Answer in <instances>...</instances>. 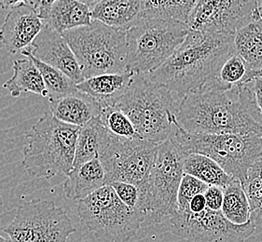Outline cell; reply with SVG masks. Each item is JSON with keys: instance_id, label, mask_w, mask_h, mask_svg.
Wrapping results in <instances>:
<instances>
[{"instance_id": "1", "label": "cell", "mask_w": 262, "mask_h": 242, "mask_svg": "<svg viewBox=\"0 0 262 242\" xmlns=\"http://www.w3.org/2000/svg\"><path fill=\"white\" fill-rule=\"evenodd\" d=\"M249 85L185 96L178 106V125L189 133L262 134L261 113Z\"/></svg>"}, {"instance_id": "2", "label": "cell", "mask_w": 262, "mask_h": 242, "mask_svg": "<svg viewBox=\"0 0 262 242\" xmlns=\"http://www.w3.org/2000/svg\"><path fill=\"white\" fill-rule=\"evenodd\" d=\"M233 53V36L189 31L172 56L146 76L182 99L212 90L222 63Z\"/></svg>"}, {"instance_id": "3", "label": "cell", "mask_w": 262, "mask_h": 242, "mask_svg": "<svg viewBox=\"0 0 262 242\" xmlns=\"http://www.w3.org/2000/svg\"><path fill=\"white\" fill-rule=\"evenodd\" d=\"M115 106L130 118L138 137L147 142H165L177 129L179 105L173 92L152 82L146 75L133 76Z\"/></svg>"}, {"instance_id": "4", "label": "cell", "mask_w": 262, "mask_h": 242, "mask_svg": "<svg viewBox=\"0 0 262 242\" xmlns=\"http://www.w3.org/2000/svg\"><path fill=\"white\" fill-rule=\"evenodd\" d=\"M79 128L58 120L50 111L44 113L27 134L21 164L27 174L37 179L68 176L73 168Z\"/></svg>"}, {"instance_id": "5", "label": "cell", "mask_w": 262, "mask_h": 242, "mask_svg": "<svg viewBox=\"0 0 262 242\" xmlns=\"http://www.w3.org/2000/svg\"><path fill=\"white\" fill-rule=\"evenodd\" d=\"M173 137L186 158L190 154L206 156L241 184L252 165L262 159V134L189 133L177 124Z\"/></svg>"}, {"instance_id": "6", "label": "cell", "mask_w": 262, "mask_h": 242, "mask_svg": "<svg viewBox=\"0 0 262 242\" xmlns=\"http://www.w3.org/2000/svg\"><path fill=\"white\" fill-rule=\"evenodd\" d=\"M186 23L161 18H141L126 32V71L147 75L162 66L189 33Z\"/></svg>"}, {"instance_id": "7", "label": "cell", "mask_w": 262, "mask_h": 242, "mask_svg": "<svg viewBox=\"0 0 262 242\" xmlns=\"http://www.w3.org/2000/svg\"><path fill=\"white\" fill-rule=\"evenodd\" d=\"M84 79L126 71V32L92 20L89 26L62 33Z\"/></svg>"}, {"instance_id": "8", "label": "cell", "mask_w": 262, "mask_h": 242, "mask_svg": "<svg viewBox=\"0 0 262 242\" xmlns=\"http://www.w3.org/2000/svg\"><path fill=\"white\" fill-rule=\"evenodd\" d=\"M78 215L96 242H128L146 219L139 211L126 206L111 184L79 200Z\"/></svg>"}, {"instance_id": "9", "label": "cell", "mask_w": 262, "mask_h": 242, "mask_svg": "<svg viewBox=\"0 0 262 242\" xmlns=\"http://www.w3.org/2000/svg\"><path fill=\"white\" fill-rule=\"evenodd\" d=\"M186 156L173 137L158 144L144 193V210L154 223L171 217L178 210V193Z\"/></svg>"}, {"instance_id": "10", "label": "cell", "mask_w": 262, "mask_h": 242, "mask_svg": "<svg viewBox=\"0 0 262 242\" xmlns=\"http://www.w3.org/2000/svg\"><path fill=\"white\" fill-rule=\"evenodd\" d=\"M3 231L12 242H67L76 228L63 208L51 200H33L18 206Z\"/></svg>"}, {"instance_id": "11", "label": "cell", "mask_w": 262, "mask_h": 242, "mask_svg": "<svg viewBox=\"0 0 262 242\" xmlns=\"http://www.w3.org/2000/svg\"><path fill=\"white\" fill-rule=\"evenodd\" d=\"M157 147L140 138L126 139L111 135L107 147L99 157L105 184L121 182L135 184L144 194Z\"/></svg>"}, {"instance_id": "12", "label": "cell", "mask_w": 262, "mask_h": 242, "mask_svg": "<svg viewBox=\"0 0 262 242\" xmlns=\"http://www.w3.org/2000/svg\"><path fill=\"white\" fill-rule=\"evenodd\" d=\"M169 219L173 233L186 242H244L256 231L251 221L234 225L207 208L199 213L177 211Z\"/></svg>"}, {"instance_id": "13", "label": "cell", "mask_w": 262, "mask_h": 242, "mask_svg": "<svg viewBox=\"0 0 262 242\" xmlns=\"http://www.w3.org/2000/svg\"><path fill=\"white\" fill-rule=\"evenodd\" d=\"M260 16L258 0H198L187 27L189 31L234 36Z\"/></svg>"}, {"instance_id": "14", "label": "cell", "mask_w": 262, "mask_h": 242, "mask_svg": "<svg viewBox=\"0 0 262 242\" xmlns=\"http://www.w3.org/2000/svg\"><path fill=\"white\" fill-rule=\"evenodd\" d=\"M26 50L42 63L62 71L76 84L85 79L72 50L60 32L44 26L30 47Z\"/></svg>"}, {"instance_id": "15", "label": "cell", "mask_w": 262, "mask_h": 242, "mask_svg": "<svg viewBox=\"0 0 262 242\" xmlns=\"http://www.w3.org/2000/svg\"><path fill=\"white\" fill-rule=\"evenodd\" d=\"M44 27L31 5L21 4L11 9L0 29V42L11 54L30 47Z\"/></svg>"}, {"instance_id": "16", "label": "cell", "mask_w": 262, "mask_h": 242, "mask_svg": "<svg viewBox=\"0 0 262 242\" xmlns=\"http://www.w3.org/2000/svg\"><path fill=\"white\" fill-rule=\"evenodd\" d=\"M143 0H102L91 10L92 20L127 32L141 20Z\"/></svg>"}, {"instance_id": "17", "label": "cell", "mask_w": 262, "mask_h": 242, "mask_svg": "<svg viewBox=\"0 0 262 242\" xmlns=\"http://www.w3.org/2000/svg\"><path fill=\"white\" fill-rule=\"evenodd\" d=\"M50 112L63 123L82 127L97 116L99 105L92 97L78 90L72 94L50 101Z\"/></svg>"}, {"instance_id": "18", "label": "cell", "mask_w": 262, "mask_h": 242, "mask_svg": "<svg viewBox=\"0 0 262 242\" xmlns=\"http://www.w3.org/2000/svg\"><path fill=\"white\" fill-rule=\"evenodd\" d=\"M134 74L108 73L85 79L77 84V90L92 97L100 106L115 105L131 82Z\"/></svg>"}, {"instance_id": "19", "label": "cell", "mask_w": 262, "mask_h": 242, "mask_svg": "<svg viewBox=\"0 0 262 242\" xmlns=\"http://www.w3.org/2000/svg\"><path fill=\"white\" fill-rule=\"evenodd\" d=\"M105 175L99 158L72 168L63 185V194L71 200H81L105 185Z\"/></svg>"}, {"instance_id": "20", "label": "cell", "mask_w": 262, "mask_h": 242, "mask_svg": "<svg viewBox=\"0 0 262 242\" xmlns=\"http://www.w3.org/2000/svg\"><path fill=\"white\" fill-rule=\"evenodd\" d=\"M42 21L44 26L63 33L89 26L92 22L91 10L78 0H56Z\"/></svg>"}, {"instance_id": "21", "label": "cell", "mask_w": 262, "mask_h": 242, "mask_svg": "<svg viewBox=\"0 0 262 242\" xmlns=\"http://www.w3.org/2000/svg\"><path fill=\"white\" fill-rule=\"evenodd\" d=\"M111 133L97 117L92 118L80 127L76 143L73 168L95 158H99L111 141Z\"/></svg>"}, {"instance_id": "22", "label": "cell", "mask_w": 262, "mask_h": 242, "mask_svg": "<svg viewBox=\"0 0 262 242\" xmlns=\"http://www.w3.org/2000/svg\"><path fill=\"white\" fill-rule=\"evenodd\" d=\"M259 78H262V71L251 67L234 51L222 63L215 77L213 89L230 90L242 88L252 84Z\"/></svg>"}, {"instance_id": "23", "label": "cell", "mask_w": 262, "mask_h": 242, "mask_svg": "<svg viewBox=\"0 0 262 242\" xmlns=\"http://www.w3.org/2000/svg\"><path fill=\"white\" fill-rule=\"evenodd\" d=\"M12 69L13 76L3 84V88L9 90L11 97L17 98L25 92L48 97L47 90L41 74L31 59L27 57L21 60H15Z\"/></svg>"}, {"instance_id": "24", "label": "cell", "mask_w": 262, "mask_h": 242, "mask_svg": "<svg viewBox=\"0 0 262 242\" xmlns=\"http://www.w3.org/2000/svg\"><path fill=\"white\" fill-rule=\"evenodd\" d=\"M233 47L251 67L262 71V15L236 32Z\"/></svg>"}, {"instance_id": "25", "label": "cell", "mask_w": 262, "mask_h": 242, "mask_svg": "<svg viewBox=\"0 0 262 242\" xmlns=\"http://www.w3.org/2000/svg\"><path fill=\"white\" fill-rule=\"evenodd\" d=\"M183 172L208 185H216L223 188L234 180L213 159L200 154L187 156L184 160Z\"/></svg>"}, {"instance_id": "26", "label": "cell", "mask_w": 262, "mask_h": 242, "mask_svg": "<svg viewBox=\"0 0 262 242\" xmlns=\"http://www.w3.org/2000/svg\"><path fill=\"white\" fill-rule=\"evenodd\" d=\"M198 0H143L142 18H161L186 23Z\"/></svg>"}, {"instance_id": "27", "label": "cell", "mask_w": 262, "mask_h": 242, "mask_svg": "<svg viewBox=\"0 0 262 242\" xmlns=\"http://www.w3.org/2000/svg\"><path fill=\"white\" fill-rule=\"evenodd\" d=\"M221 213L234 225H245L250 221V207L241 182L232 180L223 188Z\"/></svg>"}, {"instance_id": "28", "label": "cell", "mask_w": 262, "mask_h": 242, "mask_svg": "<svg viewBox=\"0 0 262 242\" xmlns=\"http://www.w3.org/2000/svg\"><path fill=\"white\" fill-rule=\"evenodd\" d=\"M21 53L23 55L31 59L32 62L35 63L38 71L40 72L47 90L49 101L56 100L78 91L76 87L77 84L72 79H69L67 75L63 74L62 71L42 63L39 60L32 56L27 50L21 51Z\"/></svg>"}, {"instance_id": "29", "label": "cell", "mask_w": 262, "mask_h": 242, "mask_svg": "<svg viewBox=\"0 0 262 242\" xmlns=\"http://www.w3.org/2000/svg\"><path fill=\"white\" fill-rule=\"evenodd\" d=\"M96 117L113 136L126 139L139 138L130 118L115 105H99V112Z\"/></svg>"}, {"instance_id": "30", "label": "cell", "mask_w": 262, "mask_h": 242, "mask_svg": "<svg viewBox=\"0 0 262 242\" xmlns=\"http://www.w3.org/2000/svg\"><path fill=\"white\" fill-rule=\"evenodd\" d=\"M209 185L194 178L189 174H184L178 193V210L189 211V202L194 196L204 194Z\"/></svg>"}, {"instance_id": "31", "label": "cell", "mask_w": 262, "mask_h": 242, "mask_svg": "<svg viewBox=\"0 0 262 242\" xmlns=\"http://www.w3.org/2000/svg\"><path fill=\"white\" fill-rule=\"evenodd\" d=\"M111 185L115 191L116 195L126 206L147 217L144 212V197L139 187L135 184L121 182H114L111 183Z\"/></svg>"}, {"instance_id": "32", "label": "cell", "mask_w": 262, "mask_h": 242, "mask_svg": "<svg viewBox=\"0 0 262 242\" xmlns=\"http://www.w3.org/2000/svg\"><path fill=\"white\" fill-rule=\"evenodd\" d=\"M204 196L207 209L211 211H221L224 196L223 187L216 185H209L207 189L205 190Z\"/></svg>"}, {"instance_id": "33", "label": "cell", "mask_w": 262, "mask_h": 242, "mask_svg": "<svg viewBox=\"0 0 262 242\" xmlns=\"http://www.w3.org/2000/svg\"><path fill=\"white\" fill-rule=\"evenodd\" d=\"M56 0H32L30 5L37 11L39 18L43 19L47 14L50 8Z\"/></svg>"}, {"instance_id": "34", "label": "cell", "mask_w": 262, "mask_h": 242, "mask_svg": "<svg viewBox=\"0 0 262 242\" xmlns=\"http://www.w3.org/2000/svg\"><path fill=\"white\" fill-rule=\"evenodd\" d=\"M206 209V202H205L204 194H198L194 196L190 200L189 205V211L192 213H199Z\"/></svg>"}, {"instance_id": "35", "label": "cell", "mask_w": 262, "mask_h": 242, "mask_svg": "<svg viewBox=\"0 0 262 242\" xmlns=\"http://www.w3.org/2000/svg\"><path fill=\"white\" fill-rule=\"evenodd\" d=\"M252 84V89L255 93L256 102L262 115V78L256 79Z\"/></svg>"}, {"instance_id": "36", "label": "cell", "mask_w": 262, "mask_h": 242, "mask_svg": "<svg viewBox=\"0 0 262 242\" xmlns=\"http://www.w3.org/2000/svg\"><path fill=\"white\" fill-rule=\"evenodd\" d=\"M32 0H0V8L2 10H11L21 4H31Z\"/></svg>"}, {"instance_id": "37", "label": "cell", "mask_w": 262, "mask_h": 242, "mask_svg": "<svg viewBox=\"0 0 262 242\" xmlns=\"http://www.w3.org/2000/svg\"><path fill=\"white\" fill-rule=\"evenodd\" d=\"M250 221L254 224L256 229L259 228L262 230V195L258 208L250 215Z\"/></svg>"}, {"instance_id": "38", "label": "cell", "mask_w": 262, "mask_h": 242, "mask_svg": "<svg viewBox=\"0 0 262 242\" xmlns=\"http://www.w3.org/2000/svg\"><path fill=\"white\" fill-rule=\"evenodd\" d=\"M78 1L85 6H87L90 10H93L95 6L100 3L102 0H78Z\"/></svg>"}, {"instance_id": "39", "label": "cell", "mask_w": 262, "mask_h": 242, "mask_svg": "<svg viewBox=\"0 0 262 242\" xmlns=\"http://www.w3.org/2000/svg\"><path fill=\"white\" fill-rule=\"evenodd\" d=\"M0 242H12V240H11L10 237L8 238V237H5L0 234Z\"/></svg>"}, {"instance_id": "40", "label": "cell", "mask_w": 262, "mask_h": 242, "mask_svg": "<svg viewBox=\"0 0 262 242\" xmlns=\"http://www.w3.org/2000/svg\"><path fill=\"white\" fill-rule=\"evenodd\" d=\"M258 4H259V11L262 15V0H258Z\"/></svg>"}, {"instance_id": "41", "label": "cell", "mask_w": 262, "mask_h": 242, "mask_svg": "<svg viewBox=\"0 0 262 242\" xmlns=\"http://www.w3.org/2000/svg\"><path fill=\"white\" fill-rule=\"evenodd\" d=\"M3 204V201H2V198H1V192H0V206Z\"/></svg>"}]
</instances>
